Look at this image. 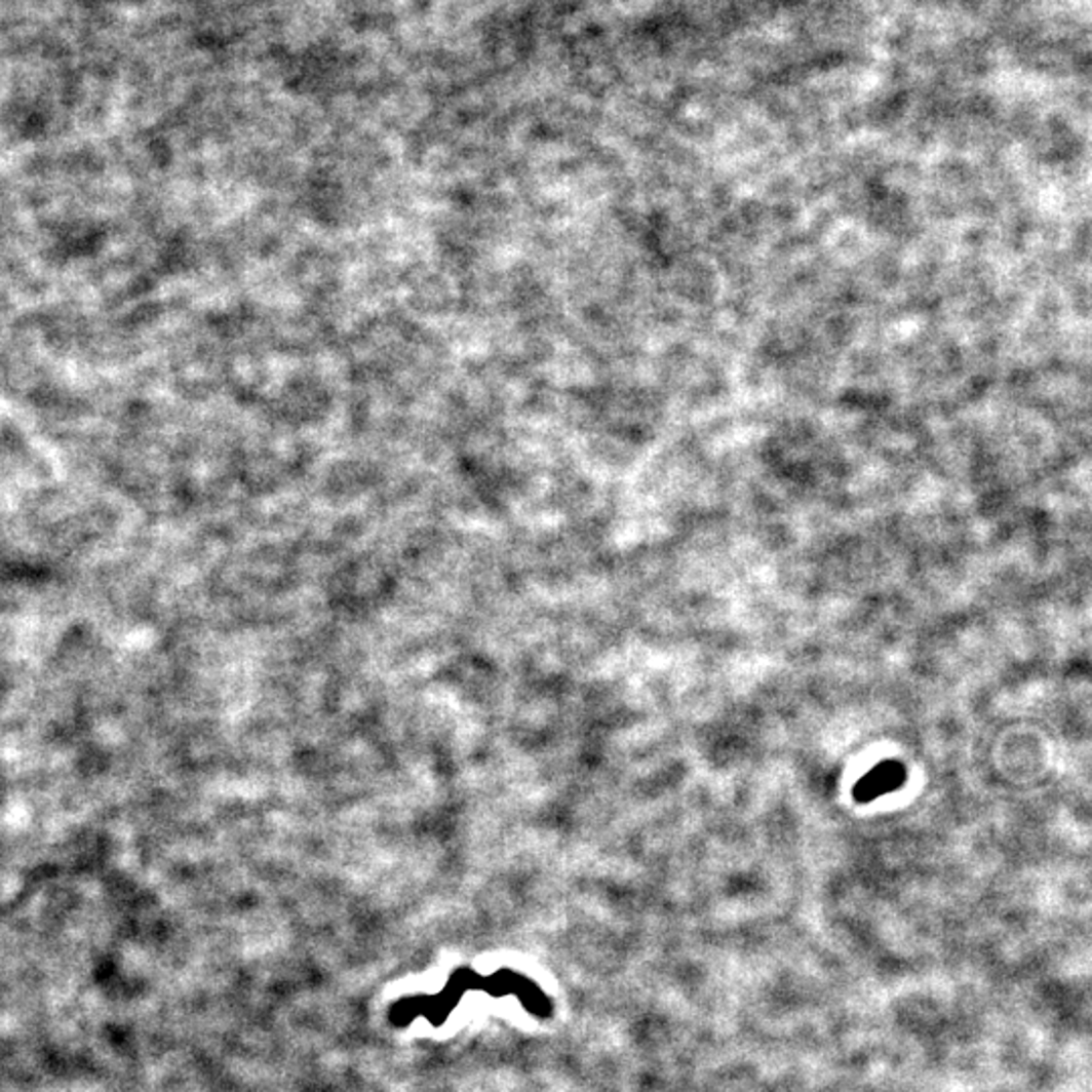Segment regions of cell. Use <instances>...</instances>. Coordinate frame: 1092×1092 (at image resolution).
<instances>
[{"label":"cell","instance_id":"obj_1","mask_svg":"<svg viewBox=\"0 0 1092 1092\" xmlns=\"http://www.w3.org/2000/svg\"><path fill=\"white\" fill-rule=\"evenodd\" d=\"M904 779H906V771L900 763L896 761L881 763L858 781L854 789V797L862 804H868L876 797H883L890 791H896L898 787H902Z\"/></svg>","mask_w":1092,"mask_h":1092}]
</instances>
